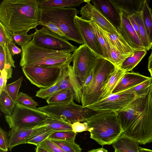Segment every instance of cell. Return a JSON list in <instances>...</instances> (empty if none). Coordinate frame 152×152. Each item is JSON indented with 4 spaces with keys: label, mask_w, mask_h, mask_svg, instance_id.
I'll use <instances>...</instances> for the list:
<instances>
[{
    "label": "cell",
    "mask_w": 152,
    "mask_h": 152,
    "mask_svg": "<svg viewBox=\"0 0 152 152\" xmlns=\"http://www.w3.org/2000/svg\"><path fill=\"white\" fill-rule=\"evenodd\" d=\"M115 112L126 135L140 144L152 142V84L148 92L136 96L126 107Z\"/></svg>",
    "instance_id": "6da1fadb"
},
{
    "label": "cell",
    "mask_w": 152,
    "mask_h": 152,
    "mask_svg": "<svg viewBox=\"0 0 152 152\" xmlns=\"http://www.w3.org/2000/svg\"><path fill=\"white\" fill-rule=\"evenodd\" d=\"M37 0H3L0 4V22L13 33L27 32L38 25Z\"/></svg>",
    "instance_id": "7a4b0ae2"
},
{
    "label": "cell",
    "mask_w": 152,
    "mask_h": 152,
    "mask_svg": "<svg viewBox=\"0 0 152 152\" xmlns=\"http://www.w3.org/2000/svg\"><path fill=\"white\" fill-rule=\"evenodd\" d=\"M20 66H39L61 68L71 63L73 54L67 51L49 49L35 44L32 40L21 47Z\"/></svg>",
    "instance_id": "3957f363"
},
{
    "label": "cell",
    "mask_w": 152,
    "mask_h": 152,
    "mask_svg": "<svg viewBox=\"0 0 152 152\" xmlns=\"http://www.w3.org/2000/svg\"><path fill=\"white\" fill-rule=\"evenodd\" d=\"M86 122L90 137L102 145L112 144L123 132L115 112H97Z\"/></svg>",
    "instance_id": "277c9868"
},
{
    "label": "cell",
    "mask_w": 152,
    "mask_h": 152,
    "mask_svg": "<svg viewBox=\"0 0 152 152\" xmlns=\"http://www.w3.org/2000/svg\"><path fill=\"white\" fill-rule=\"evenodd\" d=\"M79 12L74 7L39 8V22L51 21L54 23L64 34L66 39L83 45L84 42L75 23V17Z\"/></svg>",
    "instance_id": "5b68a950"
},
{
    "label": "cell",
    "mask_w": 152,
    "mask_h": 152,
    "mask_svg": "<svg viewBox=\"0 0 152 152\" xmlns=\"http://www.w3.org/2000/svg\"><path fill=\"white\" fill-rule=\"evenodd\" d=\"M116 68L107 60L102 57L99 58L93 70L91 81L82 88L81 103L83 106L87 107L100 100L103 86Z\"/></svg>",
    "instance_id": "8992f818"
},
{
    "label": "cell",
    "mask_w": 152,
    "mask_h": 152,
    "mask_svg": "<svg viewBox=\"0 0 152 152\" xmlns=\"http://www.w3.org/2000/svg\"><path fill=\"white\" fill-rule=\"evenodd\" d=\"M37 109L45 114L48 117L64 121L72 124L85 122L97 112L87 107L75 103L74 101L65 104H48Z\"/></svg>",
    "instance_id": "52a82bcc"
},
{
    "label": "cell",
    "mask_w": 152,
    "mask_h": 152,
    "mask_svg": "<svg viewBox=\"0 0 152 152\" xmlns=\"http://www.w3.org/2000/svg\"><path fill=\"white\" fill-rule=\"evenodd\" d=\"M48 117L38 109L26 107L17 102L12 114L5 115L6 121L10 128L17 129H29L46 125Z\"/></svg>",
    "instance_id": "ba28073f"
},
{
    "label": "cell",
    "mask_w": 152,
    "mask_h": 152,
    "mask_svg": "<svg viewBox=\"0 0 152 152\" xmlns=\"http://www.w3.org/2000/svg\"><path fill=\"white\" fill-rule=\"evenodd\" d=\"M62 67L32 66H24L22 69L31 83L41 88L50 87L57 83L62 75Z\"/></svg>",
    "instance_id": "9c48e42d"
},
{
    "label": "cell",
    "mask_w": 152,
    "mask_h": 152,
    "mask_svg": "<svg viewBox=\"0 0 152 152\" xmlns=\"http://www.w3.org/2000/svg\"><path fill=\"white\" fill-rule=\"evenodd\" d=\"M72 54L73 69L82 86L100 57L84 44Z\"/></svg>",
    "instance_id": "30bf717a"
},
{
    "label": "cell",
    "mask_w": 152,
    "mask_h": 152,
    "mask_svg": "<svg viewBox=\"0 0 152 152\" xmlns=\"http://www.w3.org/2000/svg\"><path fill=\"white\" fill-rule=\"evenodd\" d=\"M35 30L32 40L37 45L53 50L71 53L77 48L64 37L53 33L46 27Z\"/></svg>",
    "instance_id": "8fae6325"
},
{
    "label": "cell",
    "mask_w": 152,
    "mask_h": 152,
    "mask_svg": "<svg viewBox=\"0 0 152 152\" xmlns=\"http://www.w3.org/2000/svg\"><path fill=\"white\" fill-rule=\"evenodd\" d=\"M134 94L123 93L119 92L112 94L108 97L87 107L97 112H116L126 107L134 99Z\"/></svg>",
    "instance_id": "7c38bea8"
},
{
    "label": "cell",
    "mask_w": 152,
    "mask_h": 152,
    "mask_svg": "<svg viewBox=\"0 0 152 152\" xmlns=\"http://www.w3.org/2000/svg\"><path fill=\"white\" fill-rule=\"evenodd\" d=\"M70 64H68L62 67L59 90H70L74 94V100L80 103L81 102L82 86Z\"/></svg>",
    "instance_id": "4fadbf2b"
},
{
    "label": "cell",
    "mask_w": 152,
    "mask_h": 152,
    "mask_svg": "<svg viewBox=\"0 0 152 152\" xmlns=\"http://www.w3.org/2000/svg\"><path fill=\"white\" fill-rule=\"evenodd\" d=\"M75 26L84 42L91 50L100 57H103L101 48L92 30L89 21L76 15L75 19Z\"/></svg>",
    "instance_id": "5bb4252c"
},
{
    "label": "cell",
    "mask_w": 152,
    "mask_h": 152,
    "mask_svg": "<svg viewBox=\"0 0 152 152\" xmlns=\"http://www.w3.org/2000/svg\"><path fill=\"white\" fill-rule=\"evenodd\" d=\"M81 18L87 21H92L102 30L111 34H119L117 29L91 3L86 4L80 11Z\"/></svg>",
    "instance_id": "9a60e30c"
},
{
    "label": "cell",
    "mask_w": 152,
    "mask_h": 152,
    "mask_svg": "<svg viewBox=\"0 0 152 152\" xmlns=\"http://www.w3.org/2000/svg\"><path fill=\"white\" fill-rule=\"evenodd\" d=\"M121 17L120 25L117 29L119 34L135 50H146L132 27L129 19L128 15L124 13L121 12Z\"/></svg>",
    "instance_id": "2e32d148"
},
{
    "label": "cell",
    "mask_w": 152,
    "mask_h": 152,
    "mask_svg": "<svg viewBox=\"0 0 152 152\" xmlns=\"http://www.w3.org/2000/svg\"><path fill=\"white\" fill-rule=\"evenodd\" d=\"M93 6L117 29L120 26L121 12L111 0H90Z\"/></svg>",
    "instance_id": "e0dca14e"
},
{
    "label": "cell",
    "mask_w": 152,
    "mask_h": 152,
    "mask_svg": "<svg viewBox=\"0 0 152 152\" xmlns=\"http://www.w3.org/2000/svg\"><path fill=\"white\" fill-rule=\"evenodd\" d=\"M138 73L126 72L118 82L112 94H115L136 86L150 79Z\"/></svg>",
    "instance_id": "ac0fdd59"
},
{
    "label": "cell",
    "mask_w": 152,
    "mask_h": 152,
    "mask_svg": "<svg viewBox=\"0 0 152 152\" xmlns=\"http://www.w3.org/2000/svg\"><path fill=\"white\" fill-rule=\"evenodd\" d=\"M42 126L29 129L11 128L8 133L10 150L16 145L26 143L28 139Z\"/></svg>",
    "instance_id": "d6986e66"
},
{
    "label": "cell",
    "mask_w": 152,
    "mask_h": 152,
    "mask_svg": "<svg viewBox=\"0 0 152 152\" xmlns=\"http://www.w3.org/2000/svg\"><path fill=\"white\" fill-rule=\"evenodd\" d=\"M126 72L120 68H116L110 75L101 89L100 100L108 97L112 92Z\"/></svg>",
    "instance_id": "ffe728a7"
},
{
    "label": "cell",
    "mask_w": 152,
    "mask_h": 152,
    "mask_svg": "<svg viewBox=\"0 0 152 152\" xmlns=\"http://www.w3.org/2000/svg\"><path fill=\"white\" fill-rule=\"evenodd\" d=\"M138 144L123 132L112 145L115 149L120 152H139Z\"/></svg>",
    "instance_id": "44dd1931"
},
{
    "label": "cell",
    "mask_w": 152,
    "mask_h": 152,
    "mask_svg": "<svg viewBox=\"0 0 152 152\" xmlns=\"http://www.w3.org/2000/svg\"><path fill=\"white\" fill-rule=\"evenodd\" d=\"M102 31L106 39L111 42L120 53L131 55H133L136 51L128 45L119 34H111L103 30Z\"/></svg>",
    "instance_id": "7402d4cb"
},
{
    "label": "cell",
    "mask_w": 152,
    "mask_h": 152,
    "mask_svg": "<svg viewBox=\"0 0 152 152\" xmlns=\"http://www.w3.org/2000/svg\"><path fill=\"white\" fill-rule=\"evenodd\" d=\"M39 8H42L72 7L79 6L88 0H37Z\"/></svg>",
    "instance_id": "603a6c76"
},
{
    "label": "cell",
    "mask_w": 152,
    "mask_h": 152,
    "mask_svg": "<svg viewBox=\"0 0 152 152\" xmlns=\"http://www.w3.org/2000/svg\"><path fill=\"white\" fill-rule=\"evenodd\" d=\"M119 10L128 15L140 10L142 0H111Z\"/></svg>",
    "instance_id": "cb8c5ba5"
},
{
    "label": "cell",
    "mask_w": 152,
    "mask_h": 152,
    "mask_svg": "<svg viewBox=\"0 0 152 152\" xmlns=\"http://www.w3.org/2000/svg\"><path fill=\"white\" fill-rule=\"evenodd\" d=\"M140 11L149 42L152 45V11L146 0L142 1Z\"/></svg>",
    "instance_id": "d4e9b609"
},
{
    "label": "cell",
    "mask_w": 152,
    "mask_h": 152,
    "mask_svg": "<svg viewBox=\"0 0 152 152\" xmlns=\"http://www.w3.org/2000/svg\"><path fill=\"white\" fill-rule=\"evenodd\" d=\"M74 100V95L69 89L61 90L46 99L48 104H65Z\"/></svg>",
    "instance_id": "484cf974"
},
{
    "label": "cell",
    "mask_w": 152,
    "mask_h": 152,
    "mask_svg": "<svg viewBox=\"0 0 152 152\" xmlns=\"http://www.w3.org/2000/svg\"><path fill=\"white\" fill-rule=\"evenodd\" d=\"M92 30L95 35L101 48L103 58L109 61L110 53V49L103 32L102 30L93 21H89Z\"/></svg>",
    "instance_id": "4316f807"
},
{
    "label": "cell",
    "mask_w": 152,
    "mask_h": 152,
    "mask_svg": "<svg viewBox=\"0 0 152 152\" xmlns=\"http://www.w3.org/2000/svg\"><path fill=\"white\" fill-rule=\"evenodd\" d=\"M145 50H137L133 54L126 58L121 64L120 68L126 72H129L137 65L147 53Z\"/></svg>",
    "instance_id": "83f0119b"
},
{
    "label": "cell",
    "mask_w": 152,
    "mask_h": 152,
    "mask_svg": "<svg viewBox=\"0 0 152 152\" xmlns=\"http://www.w3.org/2000/svg\"><path fill=\"white\" fill-rule=\"evenodd\" d=\"M137 22L138 26L139 37L143 46L147 51L151 48V44L147 34L144 25L140 11L137 12L132 15Z\"/></svg>",
    "instance_id": "f1b7e54d"
},
{
    "label": "cell",
    "mask_w": 152,
    "mask_h": 152,
    "mask_svg": "<svg viewBox=\"0 0 152 152\" xmlns=\"http://www.w3.org/2000/svg\"><path fill=\"white\" fill-rule=\"evenodd\" d=\"M12 67L15 68V61L7 44L0 45V71Z\"/></svg>",
    "instance_id": "f546056e"
},
{
    "label": "cell",
    "mask_w": 152,
    "mask_h": 152,
    "mask_svg": "<svg viewBox=\"0 0 152 152\" xmlns=\"http://www.w3.org/2000/svg\"><path fill=\"white\" fill-rule=\"evenodd\" d=\"M45 125L41 127L30 136L26 140V143L33 144L37 146L48 138L54 131L48 128Z\"/></svg>",
    "instance_id": "4dcf8cb0"
},
{
    "label": "cell",
    "mask_w": 152,
    "mask_h": 152,
    "mask_svg": "<svg viewBox=\"0 0 152 152\" xmlns=\"http://www.w3.org/2000/svg\"><path fill=\"white\" fill-rule=\"evenodd\" d=\"M16 102L6 91L3 90L0 93V109L5 115H10L12 114Z\"/></svg>",
    "instance_id": "1f68e13d"
},
{
    "label": "cell",
    "mask_w": 152,
    "mask_h": 152,
    "mask_svg": "<svg viewBox=\"0 0 152 152\" xmlns=\"http://www.w3.org/2000/svg\"><path fill=\"white\" fill-rule=\"evenodd\" d=\"M106 40L110 49L109 61L116 68H119L125 59L129 56L132 55L124 54L120 53L111 42L107 39Z\"/></svg>",
    "instance_id": "d6a6232c"
},
{
    "label": "cell",
    "mask_w": 152,
    "mask_h": 152,
    "mask_svg": "<svg viewBox=\"0 0 152 152\" xmlns=\"http://www.w3.org/2000/svg\"><path fill=\"white\" fill-rule=\"evenodd\" d=\"M46 126L55 131H72V124L62 121L48 117Z\"/></svg>",
    "instance_id": "836d02e7"
},
{
    "label": "cell",
    "mask_w": 152,
    "mask_h": 152,
    "mask_svg": "<svg viewBox=\"0 0 152 152\" xmlns=\"http://www.w3.org/2000/svg\"><path fill=\"white\" fill-rule=\"evenodd\" d=\"M152 84L151 77L140 84L121 91L123 93L134 94L140 95L148 92Z\"/></svg>",
    "instance_id": "e575fe53"
},
{
    "label": "cell",
    "mask_w": 152,
    "mask_h": 152,
    "mask_svg": "<svg viewBox=\"0 0 152 152\" xmlns=\"http://www.w3.org/2000/svg\"><path fill=\"white\" fill-rule=\"evenodd\" d=\"M50 140L66 152H82L81 148L79 145L75 143L74 140Z\"/></svg>",
    "instance_id": "d590c367"
},
{
    "label": "cell",
    "mask_w": 152,
    "mask_h": 152,
    "mask_svg": "<svg viewBox=\"0 0 152 152\" xmlns=\"http://www.w3.org/2000/svg\"><path fill=\"white\" fill-rule=\"evenodd\" d=\"M26 31L12 33V37L14 43L21 47L25 45L33 39L34 33L29 35Z\"/></svg>",
    "instance_id": "8d00e7d4"
},
{
    "label": "cell",
    "mask_w": 152,
    "mask_h": 152,
    "mask_svg": "<svg viewBox=\"0 0 152 152\" xmlns=\"http://www.w3.org/2000/svg\"><path fill=\"white\" fill-rule=\"evenodd\" d=\"M76 134L77 133L72 131H55L48 138L59 140H75Z\"/></svg>",
    "instance_id": "74e56055"
},
{
    "label": "cell",
    "mask_w": 152,
    "mask_h": 152,
    "mask_svg": "<svg viewBox=\"0 0 152 152\" xmlns=\"http://www.w3.org/2000/svg\"><path fill=\"white\" fill-rule=\"evenodd\" d=\"M23 77L21 76L15 81L8 84L6 86V91L15 102L18 95L19 90L22 86Z\"/></svg>",
    "instance_id": "f35d334b"
},
{
    "label": "cell",
    "mask_w": 152,
    "mask_h": 152,
    "mask_svg": "<svg viewBox=\"0 0 152 152\" xmlns=\"http://www.w3.org/2000/svg\"><path fill=\"white\" fill-rule=\"evenodd\" d=\"M60 84V79L57 83L52 86L41 88L36 92V96L39 98L47 99L59 90Z\"/></svg>",
    "instance_id": "ab89813d"
},
{
    "label": "cell",
    "mask_w": 152,
    "mask_h": 152,
    "mask_svg": "<svg viewBox=\"0 0 152 152\" xmlns=\"http://www.w3.org/2000/svg\"><path fill=\"white\" fill-rule=\"evenodd\" d=\"M17 102L26 107L37 109V103L27 94L20 92L17 99Z\"/></svg>",
    "instance_id": "60d3db41"
},
{
    "label": "cell",
    "mask_w": 152,
    "mask_h": 152,
    "mask_svg": "<svg viewBox=\"0 0 152 152\" xmlns=\"http://www.w3.org/2000/svg\"><path fill=\"white\" fill-rule=\"evenodd\" d=\"M12 32L0 22V45H6L9 39H12Z\"/></svg>",
    "instance_id": "b9f144b4"
},
{
    "label": "cell",
    "mask_w": 152,
    "mask_h": 152,
    "mask_svg": "<svg viewBox=\"0 0 152 152\" xmlns=\"http://www.w3.org/2000/svg\"><path fill=\"white\" fill-rule=\"evenodd\" d=\"M39 146L49 152H66L48 138L42 142Z\"/></svg>",
    "instance_id": "7bdbcfd3"
},
{
    "label": "cell",
    "mask_w": 152,
    "mask_h": 152,
    "mask_svg": "<svg viewBox=\"0 0 152 152\" xmlns=\"http://www.w3.org/2000/svg\"><path fill=\"white\" fill-rule=\"evenodd\" d=\"M9 148V139L7 133L0 128V149L6 152Z\"/></svg>",
    "instance_id": "ee69618b"
},
{
    "label": "cell",
    "mask_w": 152,
    "mask_h": 152,
    "mask_svg": "<svg viewBox=\"0 0 152 152\" xmlns=\"http://www.w3.org/2000/svg\"><path fill=\"white\" fill-rule=\"evenodd\" d=\"M39 25L46 27L53 33L59 36L65 37L64 34L59 29L57 26L54 23L51 21L39 22Z\"/></svg>",
    "instance_id": "f6af8a7d"
},
{
    "label": "cell",
    "mask_w": 152,
    "mask_h": 152,
    "mask_svg": "<svg viewBox=\"0 0 152 152\" xmlns=\"http://www.w3.org/2000/svg\"><path fill=\"white\" fill-rule=\"evenodd\" d=\"M72 131L75 133L84 131H89V129L86 123L77 122L72 124Z\"/></svg>",
    "instance_id": "bcb514c9"
},
{
    "label": "cell",
    "mask_w": 152,
    "mask_h": 152,
    "mask_svg": "<svg viewBox=\"0 0 152 152\" xmlns=\"http://www.w3.org/2000/svg\"><path fill=\"white\" fill-rule=\"evenodd\" d=\"M0 93L3 90H6V86L7 80L9 79L7 70L4 69L0 72Z\"/></svg>",
    "instance_id": "7dc6e473"
},
{
    "label": "cell",
    "mask_w": 152,
    "mask_h": 152,
    "mask_svg": "<svg viewBox=\"0 0 152 152\" xmlns=\"http://www.w3.org/2000/svg\"><path fill=\"white\" fill-rule=\"evenodd\" d=\"M7 44L12 56L20 54L22 52L21 49L15 45L13 40H8Z\"/></svg>",
    "instance_id": "c3c4849f"
},
{
    "label": "cell",
    "mask_w": 152,
    "mask_h": 152,
    "mask_svg": "<svg viewBox=\"0 0 152 152\" xmlns=\"http://www.w3.org/2000/svg\"><path fill=\"white\" fill-rule=\"evenodd\" d=\"M128 18L132 27L139 37L138 26L137 22L132 15H128Z\"/></svg>",
    "instance_id": "681fc988"
},
{
    "label": "cell",
    "mask_w": 152,
    "mask_h": 152,
    "mask_svg": "<svg viewBox=\"0 0 152 152\" xmlns=\"http://www.w3.org/2000/svg\"><path fill=\"white\" fill-rule=\"evenodd\" d=\"M87 152H108L106 149L102 148L91 150Z\"/></svg>",
    "instance_id": "f907efd6"
},
{
    "label": "cell",
    "mask_w": 152,
    "mask_h": 152,
    "mask_svg": "<svg viewBox=\"0 0 152 152\" xmlns=\"http://www.w3.org/2000/svg\"><path fill=\"white\" fill-rule=\"evenodd\" d=\"M148 70L152 68V51L148 58Z\"/></svg>",
    "instance_id": "816d5d0a"
},
{
    "label": "cell",
    "mask_w": 152,
    "mask_h": 152,
    "mask_svg": "<svg viewBox=\"0 0 152 152\" xmlns=\"http://www.w3.org/2000/svg\"><path fill=\"white\" fill-rule=\"evenodd\" d=\"M36 152H49L44 148L39 145L37 146L36 148Z\"/></svg>",
    "instance_id": "f5cc1de1"
},
{
    "label": "cell",
    "mask_w": 152,
    "mask_h": 152,
    "mask_svg": "<svg viewBox=\"0 0 152 152\" xmlns=\"http://www.w3.org/2000/svg\"><path fill=\"white\" fill-rule=\"evenodd\" d=\"M139 152H152V150L139 147Z\"/></svg>",
    "instance_id": "db71d44e"
},
{
    "label": "cell",
    "mask_w": 152,
    "mask_h": 152,
    "mask_svg": "<svg viewBox=\"0 0 152 152\" xmlns=\"http://www.w3.org/2000/svg\"><path fill=\"white\" fill-rule=\"evenodd\" d=\"M149 72L150 73V74L151 75V78L152 79V72L150 71H149Z\"/></svg>",
    "instance_id": "11a10c76"
},
{
    "label": "cell",
    "mask_w": 152,
    "mask_h": 152,
    "mask_svg": "<svg viewBox=\"0 0 152 152\" xmlns=\"http://www.w3.org/2000/svg\"><path fill=\"white\" fill-rule=\"evenodd\" d=\"M115 151H114V152H120V151H118V150H116V149H115Z\"/></svg>",
    "instance_id": "9f6ffc18"
},
{
    "label": "cell",
    "mask_w": 152,
    "mask_h": 152,
    "mask_svg": "<svg viewBox=\"0 0 152 152\" xmlns=\"http://www.w3.org/2000/svg\"><path fill=\"white\" fill-rule=\"evenodd\" d=\"M0 152H7L0 149Z\"/></svg>",
    "instance_id": "6f0895ef"
},
{
    "label": "cell",
    "mask_w": 152,
    "mask_h": 152,
    "mask_svg": "<svg viewBox=\"0 0 152 152\" xmlns=\"http://www.w3.org/2000/svg\"><path fill=\"white\" fill-rule=\"evenodd\" d=\"M148 71H150V72H152V68L151 69H150L148 70Z\"/></svg>",
    "instance_id": "680465c9"
}]
</instances>
